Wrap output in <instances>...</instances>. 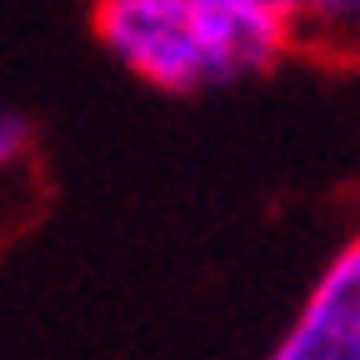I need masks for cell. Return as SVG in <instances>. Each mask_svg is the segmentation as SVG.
Here are the masks:
<instances>
[{"instance_id":"cell-1","label":"cell","mask_w":360,"mask_h":360,"mask_svg":"<svg viewBox=\"0 0 360 360\" xmlns=\"http://www.w3.org/2000/svg\"><path fill=\"white\" fill-rule=\"evenodd\" d=\"M101 45L165 96L265 75L295 51V20L276 11H205L191 0H96Z\"/></svg>"},{"instance_id":"cell-2","label":"cell","mask_w":360,"mask_h":360,"mask_svg":"<svg viewBox=\"0 0 360 360\" xmlns=\"http://www.w3.org/2000/svg\"><path fill=\"white\" fill-rule=\"evenodd\" d=\"M270 360H360V236L321 270Z\"/></svg>"},{"instance_id":"cell-3","label":"cell","mask_w":360,"mask_h":360,"mask_svg":"<svg viewBox=\"0 0 360 360\" xmlns=\"http://www.w3.org/2000/svg\"><path fill=\"white\" fill-rule=\"evenodd\" d=\"M360 51V0H295V45Z\"/></svg>"},{"instance_id":"cell-4","label":"cell","mask_w":360,"mask_h":360,"mask_svg":"<svg viewBox=\"0 0 360 360\" xmlns=\"http://www.w3.org/2000/svg\"><path fill=\"white\" fill-rule=\"evenodd\" d=\"M30 141H35V125L20 110H0V180L30 155Z\"/></svg>"},{"instance_id":"cell-5","label":"cell","mask_w":360,"mask_h":360,"mask_svg":"<svg viewBox=\"0 0 360 360\" xmlns=\"http://www.w3.org/2000/svg\"><path fill=\"white\" fill-rule=\"evenodd\" d=\"M191 6H205V11H276V15L295 20V0H191Z\"/></svg>"}]
</instances>
